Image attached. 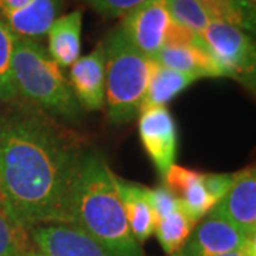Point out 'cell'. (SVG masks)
Listing matches in <instances>:
<instances>
[{
    "label": "cell",
    "mask_w": 256,
    "mask_h": 256,
    "mask_svg": "<svg viewBox=\"0 0 256 256\" xmlns=\"http://www.w3.org/2000/svg\"><path fill=\"white\" fill-rule=\"evenodd\" d=\"M235 178H236V172H232V174H204L202 181H204V185H205L208 194L218 202L232 186Z\"/></svg>",
    "instance_id": "cb8c5ba5"
},
{
    "label": "cell",
    "mask_w": 256,
    "mask_h": 256,
    "mask_svg": "<svg viewBox=\"0 0 256 256\" xmlns=\"http://www.w3.org/2000/svg\"><path fill=\"white\" fill-rule=\"evenodd\" d=\"M218 256H256V238L248 240L246 244L244 246L239 248V249H235L232 252Z\"/></svg>",
    "instance_id": "4316f807"
},
{
    "label": "cell",
    "mask_w": 256,
    "mask_h": 256,
    "mask_svg": "<svg viewBox=\"0 0 256 256\" xmlns=\"http://www.w3.org/2000/svg\"><path fill=\"white\" fill-rule=\"evenodd\" d=\"M248 238L228 220L206 215L192 229L182 248L174 256H218L244 246Z\"/></svg>",
    "instance_id": "8fae6325"
},
{
    "label": "cell",
    "mask_w": 256,
    "mask_h": 256,
    "mask_svg": "<svg viewBox=\"0 0 256 256\" xmlns=\"http://www.w3.org/2000/svg\"><path fill=\"white\" fill-rule=\"evenodd\" d=\"M82 13L74 10L58 16L47 32V52L62 68L70 67L80 57Z\"/></svg>",
    "instance_id": "5bb4252c"
},
{
    "label": "cell",
    "mask_w": 256,
    "mask_h": 256,
    "mask_svg": "<svg viewBox=\"0 0 256 256\" xmlns=\"http://www.w3.org/2000/svg\"><path fill=\"white\" fill-rule=\"evenodd\" d=\"M28 239L47 256H110L72 224H43L28 230Z\"/></svg>",
    "instance_id": "30bf717a"
},
{
    "label": "cell",
    "mask_w": 256,
    "mask_h": 256,
    "mask_svg": "<svg viewBox=\"0 0 256 256\" xmlns=\"http://www.w3.org/2000/svg\"><path fill=\"white\" fill-rule=\"evenodd\" d=\"M210 215L228 220L248 238H256V172L254 166L236 172L232 186L214 205Z\"/></svg>",
    "instance_id": "9c48e42d"
},
{
    "label": "cell",
    "mask_w": 256,
    "mask_h": 256,
    "mask_svg": "<svg viewBox=\"0 0 256 256\" xmlns=\"http://www.w3.org/2000/svg\"><path fill=\"white\" fill-rule=\"evenodd\" d=\"M201 37L222 77L254 80L256 48L245 30L220 20H210Z\"/></svg>",
    "instance_id": "5b68a950"
},
{
    "label": "cell",
    "mask_w": 256,
    "mask_h": 256,
    "mask_svg": "<svg viewBox=\"0 0 256 256\" xmlns=\"http://www.w3.org/2000/svg\"><path fill=\"white\" fill-rule=\"evenodd\" d=\"M110 256H146L128 226L112 171L97 151L87 150L76 180L70 220Z\"/></svg>",
    "instance_id": "7a4b0ae2"
},
{
    "label": "cell",
    "mask_w": 256,
    "mask_h": 256,
    "mask_svg": "<svg viewBox=\"0 0 256 256\" xmlns=\"http://www.w3.org/2000/svg\"><path fill=\"white\" fill-rule=\"evenodd\" d=\"M22 256H47V255H44L43 252H40V250H38L33 244H30L28 249L24 250V254H23Z\"/></svg>",
    "instance_id": "83f0119b"
},
{
    "label": "cell",
    "mask_w": 256,
    "mask_h": 256,
    "mask_svg": "<svg viewBox=\"0 0 256 256\" xmlns=\"http://www.w3.org/2000/svg\"><path fill=\"white\" fill-rule=\"evenodd\" d=\"M202 178H204V172H200L195 180H192L191 182L176 195L181 210L195 225L204 220L210 214V210L214 208V205L216 204V200L212 198L206 191Z\"/></svg>",
    "instance_id": "ac0fdd59"
},
{
    "label": "cell",
    "mask_w": 256,
    "mask_h": 256,
    "mask_svg": "<svg viewBox=\"0 0 256 256\" xmlns=\"http://www.w3.org/2000/svg\"><path fill=\"white\" fill-rule=\"evenodd\" d=\"M138 132L146 156L156 165L161 176L175 164L178 150V132L174 117L165 106L140 111Z\"/></svg>",
    "instance_id": "ba28073f"
},
{
    "label": "cell",
    "mask_w": 256,
    "mask_h": 256,
    "mask_svg": "<svg viewBox=\"0 0 256 256\" xmlns=\"http://www.w3.org/2000/svg\"><path fill=\"white\" fill-rule=\"evenodd\" d=\"M30 244L28 230L12 220L0 204V256H22Z\"/></svg>",
    "instance_id": "44dd1931"
},
{
    "label": "cell",
    "mask_w": 256,
    "mask_h": 256,
    "mask_svg": "<svg viewBox=\"0 0 256 256\" xmlns=\"http://www.w3.org/2000/svg\"><path fill=\"white\" fill-rule=\"evenodd\" d=\"M171 23L164 0H146L122 18L120 28L140 53L152 60L164 46Z\"/></svg>",
    "instance_id": "52a82bcc"
},
{
    "label": "cell",
    "mask_w": 256,
    "mask_h": 256,
    "mask_svg": "<svg viewBox=\"0 0 256 256\" xmlns=\"http://www.w3.org/2000/svg\"><path fill=\"white\" fill-rule=\"evenodd\" d=\"M236 8L245 23L246 32H255L256 24V0H230Z\"/></svg>",
    "instance_id": "d4e9b609"
},
{
    "label": "cell",
    "mask_w": 256,
    "mask_h": 256,
    "mask_svg": "<svg viewBox=\"0 0 256 256\" xmlns=\"http://www.w3.org/2000/svg\"><path fill=\"white\" fill-rule=\"evenodd\" d=\"M107 18H124L146 0H82Z\"/></svg>",
    "instance_id": "603a6c76"
},
{
    "label": "cell",
    "mask_w": 256,
    "mask_h": 256,
    "mask_svg": "<svg viewBox=\"0 0 256 256\" xmlns=\"http://www.w3.org/2000/svg\"><path fill=\"white\" fill-rule=\"evenodd\" d=\"M168 13L176 24L201 34L210 22L198 0H164Z\"/></svg>",
    "instance_id": "ffe728a7"
},
{
    "label": "cell",
    "mask_w": 256,
    "mask_h": 256,
    "mask_svg": "<svg viewBox=\"0 0 256 256\" xmlns=\"http://www.w3.org/2000/svg\"><path fill=\"white\" fill-rule=\"evenodd\" d=\"M158 64L198 78H220L218 66L212 60L201 34L190 28L171 23L164 46L152 58Z\"/></svg>",
    "instance_id": "8992f818"
},
{
    "label": "cell",
    "mask_w": 256,
    "mask_h": 256,
    "mask_svg": "<svg viewBox=\"0 0 256 256\" xmlns=\"http://www.w3.org/2000/svg\"><path fill=\"white\" fill-rule=\"evenodd\" d=\"M60 9L62 0H32L23 9L2 18L16 36L37 40L46 36Z\"/></svg>",
    "instance_id": "9a60e30c"
},
{
    "label": "cell",
    "mask_w": 256,
    "mask_h": 256,
    "mask_svg": "<svg viewBox=\"0 0 256 256\" xmlns=\"http://www.w3.org/2000/svg\"><path fill=\"white\" fill-rule=\"evenodd\" d=\"M194 228L195 224L185 215L181 206H178V210L156 220L154 234L165 254L174 256L182 248Z\"/></svg>",
    "instance_id": "e0dca14e"
},
{
    "label": "cell",
    "mask_w": 256,
    "mask_h": 256,
    "mask_svg": "<svg viewBox=\"0 0 256 256\" xmlns=\"http://www.w3.org/2000/svg\"><path fill=\"white\" fill-rule=\"evenodd\" d=\"M32 0H0V14H9L16 10L23 9Z\"/></svg>",
    "instance_id": "484cf974"
},
{
    "label": "cell",
    "mask_w": 256,
    "mask_h": 256,
    "mask_svg": "<svg viewBox=\"0 0 256 256\" xmlns=\"http://www.w3.org/2000/svg\"><path fill=\"white\" fill-rule=\"evenodd\" d=\"M200 80L192 74L181 73L172 68L164 67L154 60H151V72L148 78L146 92L140 111L150 107L166 106L170 101L175 98L180 92H182L192 82Z\"/></svg>",
    "instance_id": "2e32d148"
},
{
    "label": "cell",
    "mask_w": 256,
    "mask_h": 256,
    "mask_svg": "<svg viewBox=\"0 0 256 256\" xmlns=\"http://www.w3.org/2000/svg\"><path fill=\"white\" fill-rule=\"evenodd\" d=\"M16 38L18 36L0 16V100L12 104L18 101L12 74V57Z\"/></svg>",
    "instance_id": "d6986e66"
},
{
    "label": "cell",
    "mask_w": 256,
    "mask_h": 256,
    "mask_svg": "<svg viewBox=\"0 0 256 256\" xmlns=\"http://www.w3.org/2000/svg\"><path fill=\"white\" fill-rule=\"evenodd\" d=\"M14 104L0 118V204L26 230L68 224L74 185L88 148L44 111Z\"/></svg>",
    "instance_id": "6da1fadb"
},
{
    "label": "cell",
    "mask_w": 256,
    "mask_h": 256,
    "mask_svg": "<svg viewBox=\"0 0 256 256\" xmlns=\"http://www.w3.org/2000/svg\"><path fill=\"white\" fill-rule=\"evenodd\" d=\"M68 84L82 108L101 110L106 106V52L100 43L92 53L78 57L68 73Z\"/></svg>",
    "instance_id": "7c38bea8"
},
{
    "label": "cell",
    "mask_w": 256,
    "mask_h": 256,
    "mask_svg": "<svg viewBox=\"0 0 256 256\" xmlns=\"http://www.w3.org/2000/svg\"><path fill=\"white\" fill-rule=\"evenodd\" d=\"M112 181L124 206L128 226L138 244H144L154 235L156 220L148 201V188L146 185L131 182L112 172Z\"/></svg>",
    "instance_id": "4fadbf2b"
},
{
    "label": "cell",
    "mask_w": 256,
    "mask_h": 256,
    "mask_svg": "<svg viewBox=\"0 0 256 256\" xmlns=\"http://www.w3.org/2000/svg\"><path fill=\"white\" fill-rule=\"evenodd\" d=\"M12 74L18 100H24L54 118L76 121L82 106L76 100L63 70L38 42L18 37L12 57Z\"/></svg>",
    "instance_id": "3957f363"
},
{
    "label": "cell",
    "mask_w": 256,
    "mask_h": 256,
    "mask_svg": "<svg viewBox=\"0 0 256 256\" xmlns=\"http://www.w3.org/2000/svg\"><path fill=\"white\" fill-rule=\"evenodd\" d=\"M106 52V106L111 124H127L140 114L151 58L130 43L120 26L102 42Z\"/></svg>",
    "instance_id": "277c9868"
},
{
    "label": "cell",
    "mask_w": 256,
    "mask_h": 256,
    "mask_svg": "<svg viewBox=\"0 0 256 256\" xmlns=\"http://www.w3.org/2000/svg\"><path fill=\"white\" fill-rule=\"evenodd\" d=\"M148 201L151 205L156 222L170 215L180 206L176 196L165 185H160L156 188H148Z\"/></svg>",
    "instance_id": "7402d4cb"
}]
</instances>
